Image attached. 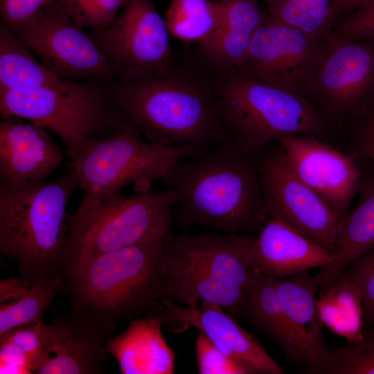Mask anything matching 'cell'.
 Wrapping results in <instances>:
<instances>
[{
  "label": "cell",
  "mask_w": 374,
  "mask_h": 374,
  "mask_svg": "<svg viewBox=\"0 0 374 374\" xmlns=\"http://www.w3.org/2000/svg\"><path fill=\"white\" fill-rule=\"evenodd\" d=\"M108 84L132 123L150 142L202 155L231 138L213 72L195 49L175 54L154 72L117 78Z\"/></svg>",
  "instance_id": "cell-1"
},
{
  "label": "cell",
  "mask_w": 374,
  "mask_h": 374,
  "mask_svg": "<svg viewBox=\"0 0 374 374\" xmlns=\"http://www.w3.org/2000/svg\"><path fill=\"white\" fill-rule=\"evenodd\" d=\"M161 182L177 194L172 217L183 229L256 237L268 219L255 153L232 137L176 161Z\"/></svg>",
  "instance_id": "cell-2"
},
{
  "label": "cell",
  "mask_w": 374,
  "mask_h": 374,
  "mask_svg": "<svg viewBox=\"0 0 374 374\" xmlns=\"http://www.w3.org/2000/svg\"><path fill=\"white\" fill-rule=\"evenodd\" d=\"M78 188L69 167L53 180H0V252L13 259L30 285L64 276L69 244V200Z\"/></svg>",
  "instance_id": "cell-3"
},
{
  "label": "cell",
  "mask_w": 374,
  "mask_h": 374,
  "mask_svg": "<svg viewBox=\"0 0 374 374\" xmlns=\"http://www.w3.org/2000/svg\"><path fill=\"white\" fill-rule=\"evenodd\" d=\"M172 231L100 254L64 275L72 307L90 312L113 332L123 320L161 315L159 262Z\"/></svg>",
  "instance_id": "cell-4"
},
{
  "label": "cell",
  "mask_w": 374,
  "mask_h": 374,
  "mask_svg": "<svg viewBox=\"0 0 374 374\" xmlns=\"http://www.w3.org/2000/svg\"><path fill=\"white\" fill-rule=\"evenodd\" d=\"M212 72L224 124L245 150L256 152L289 136L330 142L339 137L303 96L256 80L237 68Z\"/></svg>",
  "instance_id": "cell-5"
},
{
  "label": "cell",
  "mask_w": 374,
  "mask_h": 374,
  "mask_svg": "<svg viewBox=\"0 0 374 374\" xmlns=\"http://www.w3.org/2000/svg\"><path fill=\"white\" fill-rule=\"evenodd\" d=\"M60 78L37 88L0 93L1 118L14 116L56 134L71 159L89 139L109 138L134 127L108 82Z\"/></svg>",
  "instance_id": "cell-6"
},
{
  "label": "cell",
  "mask_w": 374,
  "mask_h": 374,
  "mask_svg": "<svg viewBox=\"0 0 374 374\" xmlns=\"http://www.w3.org/2000/svg\"><path fill=\"white\" fill-rule=\"evenodd\" d=\"M177 197L171 189L122 193L81 202L69 215L64 275L109 251L130 247L171 231Z\"/></svg>",
  "instance_id": "cell-7"
},
{
  "label": "cell",
  "mask_w": 374,
  "mask_h": 374,
  "mask_svg": "<svg viewBox=\"0 0 374 374\" xmlns=\"http://www.w3.org/2000/svg\"><path fill=\"white\" fill-rule=\"evenodd\" d=\"M140 135L132 127L109 138L89 139L82 143L69 163L84 193L81 202L109 197L130 184L135 192L152 190L176 161L201 156L190 149L142 140Z\"/></svg>",
  "instance_id": "cell-8"
},
{
  "label": "cell",
  "mask_w": 374,
  "mask_h": 374,
  "mask_svg": "<svg viewBox=\"0 0 374 374\" xmlns=\"http://www.w3.org/2000/svg\"><path fill=\"white\" fill-rule=\"evenodd\" d=\"M304 96L343 137L374 106V43L330 34L327 51Z\"/></svg>",
  "instance_id": "cell-9"
},
{
  "label": "cell",
  "mask_w": 374,
  "mask_h": 374,
  "mask_svg": "<svg viewBox=\"0 0 374 374\" xmlns=\"http://www.w3.org/2000/svg\"><path fill=\"white\" fill-rule=\"evenodd\" d=\"M12 31L47 69L62 78L110 82L118 77L102 49L66 13L58 0Z\"/></svg>",
  "instance_id": "cell-10"
},
{
  "label": "cell",
  "mask_w": 374,
  "mask_h": 374,
  "mask_svg": "<svg viewBox=\"0 0 374 374\" xmlns=\"http://www.w3.org/2000/svg\"><path fill=\"white\" fill-rule=\"evenodd\" d=\"M254 153L268 218L285 223L333 252L340 219L293 171L279 142Z\"/></svg>",
  "instance_id": "cell-11"
},
{
  "label": "cell",
  "mask_w": 374,
  "mask_h": 374,
  "mask_svg": "<svg viewBox=\"0 0 374 374\" xmlns=\"http://www.w3.org/2000/svg\"><path fill=\"white\" fill-rule=\"evenodd\" d=\"M328 37H314L264 15L237 69L256 80L305 97L312 75L327 51Z\"/></svg>",
  "instance_id": "cell-12"
},
{
  "label": "cell",
  "mask_w": 374,
  "mask_h": 374,
  "mask_svg": "<svg viewBox=\"0 0 374 374\" xmlns=\"http://www.w3.org/2000/svg\"><path fill=\"white\" fill-rule=\"evenodd\" d=\"M90 35L115 68L117 78L154 72L175 55L165 19L152 0H128L109 26Z\"/></svg>",
  "instance_id": "cell-13"
},
{
  "label": "cell",
  "mask_w": 374,
  "mask_h": 374,
  "mask_svg": "<svg viewBox=\"0 0 374 374\" xmlns=\"http://www.w3.org/2000/svg\"><path fill=\"white\" fill-rule=\"evenodd\" d=\"M278 142L296 175L340 220L344 217L358 191L361 169L357 160L315 136H289Z\"/></svg>",
  "instance_id": "cell-14"
},
{
  "label": "cell",
  "mask_w": 374,
  "mask_h": 374,
  "mask_svg": "<svg viewBox=\"0 0 374 374\" xmlns=\"http://www.w3.org/2000/svg\"><path fill=\"white\" fill-rule=\"evenodd\" d=\"M112 332L90 312L71 307L45 323L44 361L37 374H100L111 356Z\"/></svg>",
  "instance_id": "cell-15"
},
{
  "label": "cell",
  "mask_w": 374,
  "mask_h": 374,
  "mask_svg": "<svg viewBox=\"0 0 374 374\" xmlns=\"http://www.w3.org/2000/svg\"><path fill=\"white\" fill-rule=\"evenodd\" d=\"M163 325L179 334L196 328L224 353L245 364L255 374H286L265 347L238 320L216 303L203 301L196 309L161 300Z\"/></svg>",
  "instance_id": "cell-16"
},
{
  "label": "cell",
  "mask_w": 374,
  "mask_h": 374,
  "mask_svg": "<svg viewBox=\"0 0 374 374\" xmlns=\"http://www.w3.org/2000/svg\"><path fill=\"white\" fill-rule=\"evenodd\" d=\"M233 235L253 270L273 277L322 268L334 260L332 251L271 217L267 219L256 237Z\"/></svg>",
  "instance_id": "cell-17"
},
{
  "label": "cell",
  "mask_w": 374,
  "mask_h": 374,
  "mask_svg": "<svg viewBox=\"0 0 374 374\" xmlns=\"http://www.w3.org/2000/svg\"><path fill=\"white\" fill-rule=\"evenodd\" d=\"M46 129L19 118H1L0 122V180L37 181L47 177L62 163L64 154Z\"/></svg>",
  "instance_id": "cell-18"
},
{
  "label": "cell",
  "mask_w": 374,
  "mask_h": 374,
  "mask_svg": "<svg viewBox=\"0 0 374 374\" xmlns=\"http://www.w3.org/2000/svg\"><path fill=\"white\" fill-rule=\"evenodd\" d=\"M161 260L199 269L244 289L254 271L233 234L210 229L201 232L186 230L175 235L172 234Z\"/></svg>",
  "instance_id": "cell-19"
},
{
  "label": "cell",
  "mask_w": 374,
  "mask_h": 374,
  "mask_svg": "<svg viewBox=\"0 0 374 374\" xmlns=\"http://www.w3.org/2000/svg\"><path fill=\"white\" fill-rule=\"evenodd\" d=\"M360 169L358 200L355 208L338 224L334 260L314 276L321 292L352 262L374 249V166Z\"/></svg>",
  "instance_id": "cell-20"
},
{
  "label": "cell",
  "mask_w": 374,
  "mask_h": 374,
  "mask_svg": "<svg viewBox=\"0 0 374 374\" xmlns=\"http://www.w3.org/2000/svg\"><path fill=\"white\" fill-rule=\"evenodd\" d=\"M162 315L139 316L126 330L111 337L107 348L123 374H172L175 353L166 341Z\"/></svg>",
  "instance_id": "cell-21"
},
{
  "label": "cell",
  "mask_w": 374,
  "mask_h": 374,
  "mask_svg": "<svg viewBox=\"0 0 374 374\" xmlns=\"http://www.w3.org/2000/svg\"><path fill=\"white\" fill-rule=\"evenodd\" d=\"M240 316L256 329L269 336L287 361L305 367L313 360L312 354L295 333L280 306L276 277L253 271L245 288Z\"/></svg>",
  "instance_id": "cell-22"
},
{
  "label": "cell",
  "mask_w": 374,
  "mask_h": 374,
  "mask_svg": "<svg viewBox=\"0 0 374 374\" xmlns=\"http://www.w3.org/2000/svg\"><path fill=\"white\" fill-rule=\"evenodd\" d=\"M264 15L257 0H231L217 29L195 49L211 70L219 71L240 66Z\"/></svg>",
  "instance_id": "cell-23"
},
{
  "label": "cell",
  "mask_w": 374,
  "mask_h": 374,
  "mask_svg": "<svg viewBox=\"0 0 374 374\" xmlns=\"http://www.w3.org/2000/svg\"><path fill=\"white\" fill-rule=\"evenodd\" d=\"M161 300L196 309L203 301L216 303L241 319L245 289L214 276L181 265L159 262Z\"/></svg>",
  "instance_id": "cell-24"
},
{
  "label": "cell",
  "mask_w": 374,
  "mask_h": 374,
  "mask_svg": "<svg viewBox=\"0 0 374 374\" xmlns=\"http://www.w3.org/2000/svg\"><path fill=\"white\" fill-rule=\"evenodd\" d=\"M368 269L365 255L352 262L317 300L324 326L347 340L359 338L363 332V283Z\"/></svg>",
  "instance_id": "cell-25"
},
{
  "label": "cell",
  "mask_w": 374,
  "mask_h": 374,
  "mask_svg": "<svg viewBox=\"0 0 374 374\" xmlns=\"http://www.w3.org/2000/svg\"><path fill=\"white\" fill-rule=\"evenodd\" d=\"M319 286L309 271L276 277L280 306L291 327L313 357L329 348L317 305Z\"/></svg>",
  "instance_id": "cell-26"
},
{
  "label": "cell",
  "mask_w": 374,
  "mask_h": 374,
  "mask_svg": "<svg viewBox=\"0 0 374 374\" xmlns=\"http://www.w3.org/2000/svg\"><path fill=\"white\" fill-rule=\"evenodd\" d=\"M29 48L6 25L0 26V93L26 90L62 78L39 62Z\"/></svg>",
  "instance_id": "cell-27"
},
{
  "label": "cell",
  "mask_w": 374,
  "mask_h": 374,
  "mask_svg": "<svg viewBox=\"0 0 374 374\" xmlns=\"http://www.w3.org/2000/svg\"><path fill=\"white\" fill-rule=\"evenodd\" d=\"M227 2L212 0H172L165 21L170 35L184 42H202L220 26Z\"/></svg>",
  "instance_id": "cell-28"
},
{
  "label": "cell",
  "mask_w": 374,
  "mask_h": 374,
  "mask_svg": "<svg viewBox=\"0 0 374 374\" xmlns=\"http://www.w3.org/2000/svg\"><path fill=\"white\" fill-rule=\"evenodd\" d=\"M303 374H374V323L364 324L362 336L319 354Z\"/></svg>",
  "instance_id": "cell-29"
},
{
  "label": "cell",
  "mask_w": 374,
  "mask_h": 374,
  "mask_svg": "<svg viewBox=\"0 0 374 374\" xmlns=\"http://www.w3.org/2000/svg\"><path fill=\"white\" fill-rule=\"evenodd\" d=\"M64 282L62 274L44 278L26 288L19 296L0 303V337L18 328L42 321L55 295L63 288Z\"/></svg>",
  "instance_id": "cell-30"
},
{
  "label": "cell",
  "mask_w": 374,
  "mask_h": 374,
  "mask_svg": "<svg viewBox=\"0 0 374 374\" xmlns=\"http://www.w3.org/2000/svg\"><path fill=\"white\" fill-rule=\"evenodd\" d=\"M272 19L317 37H327L337 24L334 0H262Z\"/></svg>",
  "instance_id": "cell-31"
},
{
  "label": "cell",
  "mask_w": 374,
  "mask_h": 374,
  "mask_svg": "<svg viewBox=\"0 0 374 374\" xmlns=\"http://www.w3.org/2000/svg\"><path fill=\"white\" fill-rule=\"evenodd\" d=\"M45 323L42 320L0 337V362L20 366L36 373L44 361Z\"/></svg>",
  "instance_id": "cell-32"
},
{
  "label": "cell",
  "mask_w": 374,
  "mask_h": 374,
  "mask_svg": "<svg viewBox=\"0 0 374 374\" xmlns=\"http://www.w3.org/2000/svg\"><path fill=\"white\" fill-rule=\"evenodd\" d=\"M195 356L199 374H255L247 366L221 351L200 331L195 341Z\"/></svg>",
  "instance_id": "cell-33"
},
{
  "label": "cell",
  "mask_w": 374,
  "mask_h": 374,
  "mask_svg": "<svg viewBox=\"0 0 374 374\" xmlns=\"http://www.w3.org/2000/svg\"><path fill=\"white\" fill-rule=\"evenodd\" d=\"M331 35L342 39L374 43V0L345 16L336 24Z\"/></svg>",
  "instance_id": "cell-34"
},
{
  "label": "cell",
  "mask_w": 374,
  "mask_h": 374,
  "mask_svg": "<svg viewBox=\"0 0 374 374\" xmlns=\"http://www.w3.org/2000/svg\"><path fill=\"white\" fill-rule=\"evenodd\" d=\"M56 0H3L1 7L4 25L14 30L28 23Z\"/></svg>",
  "instance_id": "cell-35"
},
{
  "label": "cell",
  "mask_w": 374,
  "mask_h": 374,
  "mask_svg": "<svg viewBox=\"0 0 374 374\" xmlns=\"http://www.w3.org/2000/svg\"><path fill=\"white\" fill-rule=\"evenodd\" d=\"M128 0H91L86 28L101 30L109 26Z\"/></svg>",
  "instance_id": "cell-36"
},
{
  "label": "cell",
  "mask_w": 374,
  "mask_h": 374,
  "mask_svg": "<svg viewBox=\"0 0 374 374\" xmlns=\"http://www.w3.org/2000/svg\"><path fill=\"white\" fill-rule=\"evenodd\" d=\"M343 136L347 138L350 150L374 143V106L348 128Z\"/></svg>",
  "instance_id": "cell-37"
},
{
  "label": "cell",
  "mask_w": 374,
  "mask_h": 374,
  "mask_svg": "<svg viewBox=\"0 0 374 374\" xmlns=\"http://www.w3.org/2000/svg\"><path fill=\"white\" fill-rule=\"evenodd\" d=\"M368 269L363 283V307L364 324L374 323V249L364 254Z\"/></svg>",
  "instance_id": "cell-38"
},
{
  "label": "cell",
  "mask_w": 374,
  "mask_h": 374,
  "mask_svg": "<svg viewBox=\"0 0 374 374\" xmlns=\"http://www.w3.org/2000/svg\"><path fill=\"white\" fill-rule=\"evenodd\" d=\"M66 13L78 24L86 28L91 0H58Z\"/></svg>",
  "instance_id": "cell-39"
},
{
  "label": "cell",
  "mask_w": 374,
  "mask_h": 374,
  "mask_svg": "<svg viewBox=\"0 0 374 374\" xmlns=\"http://www.w3.org/2000/svg\"><path fill=\"white\" fill-rule=\"evenodd\" d=\"M31 285L24 278L12 277L0 280V303L15 299Z\"/></svg>",
  "instance_id": "cell-40"
},
{
  "label": "cell",
  "mask_w": 374,
  "mask_h": 374,
  "mask_svg": "<svg viewBox=\"0 0 374 374\" xmlns=\"http://www.w3.org/2000/svg\"><path fill=\"white\" fill-rule=\"evenodd\" d=\"M373 0H334L333 9L338 19L340 16L351 13L362 6Z\"/></svg>",
  "instance_id": "cell-41"
},
{
  "label": "cell",
  "mask_w": 374,
  "mask_h": 374,
  "mask_svg": "<svg viewBox=\"0 0 374 374\" xmlns=\"http://www.w3.org/2000/svg\"><path fill=\"white\" fill-rule=\"evenodd\" d=\"M350 154L355 158L368 159L374 162V143L352 149Z\"/></svg>",
  "instance_id": "cell-42"
},
{
  "label": "cell",
  "mask_w": 374,
  "mask_h": 374,
  "mask_svg": "<svg viewBox=\"0 0 374 374\" xmlns=\"http://www.w3.org/2000/svg\"><path fill=\"white\" fill-rule=\"evenodd\" d=\"M0 373L1 374H29L33 373L31 371L26 368L6 363L0 362Z\"/></svg>",
  "instance_id": "cell-43"
},
{
  "label": "cell",
  "mask_w": 374,
  "mask_h": 374,
  "mask_svg": "<svg viewBox=\"0 0 374 374\" xmlns=\"http://www.w3.org/2000/svg\"><path fill=\"white\" fill-rule=\"evenodd\" d=\"M217 1H222V2H228L231 0H217Z\"/></svg>",
  "instance_id": "cell-44"
}]
</instances>
